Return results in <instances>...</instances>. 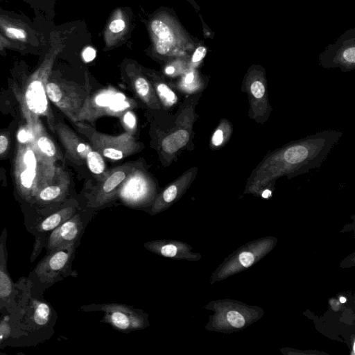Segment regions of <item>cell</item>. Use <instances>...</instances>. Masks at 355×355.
Returning <instances> with one entry per match:
<instances>
[{
	"label": "cell",
	"instance_id": "cell-27",
	"mask_svg": "<svg viewBox=\"0 0 355 355\" xmlns=\"http://www.w3.org/2000/svg\"><path fill=\"white\" fill-rule=\"evenodd\" d=\"M308 149L303 146H296L288 148L284 153V159L289 164H297L308 157Z\"/></svg>",
	"mask_w": 355,
	"mask_h": 355
},
{
	"label": "cell",
	"instance_id": "cell-35",
	"mask_svg": "<svg viewBox=\"0 0 355 355\" xmlns=\"http://www.w3.org/2000/svg\"><path fill=\"white\" fill-rule=\"evenodd\" d=\"M96 57V51L92 47L88 46L85 48L82 53V58L86 62H89L94 60Z\"/></svg>",
	"mask_w": 355,
	"mask_h": 355
},
{
	"label": "cell",
	"instance_id": "cell-30",
	"mask_svg": "<svg viewBox=\"0 0 355 355\" xmlns=\"http://www.w3.org/2000/svg\"><path fill=\"white\" fill-rule=\"evenodd\" d=\"M229 322L234 327H242L245 324L243 315L237 311H231L227 313Z\"/></svg>",
	"mask_w": 355,
	"mask_h": 355
},
{
	"label": "cell",
	"instance_id": "cell-39",
	"mask_svg": "<svg viewBox=\"0 0 355 355\" xmlns=\"http://www.w3.org/2000/svg\"><path fill=\"white\" fill-rule=\"evenodd\" d=\"M271 196V191L270 190H265L263 193H262V197L264 198H268L269 196Z\"/></svg>",
	"mask_w": 355,
	"mask_h": 355
},
{
	"label": "cell",
	"instance_id": "cell-29",
	"mask_svg": "<svg viewBox=\"0 0 355 355\" xmlns=\"http://www.w3.org/2000/svg\"><path fill=\"white\" fill-rule=\"evenodd\" d=\"M206 53L207 49L205 46H198L193 51L190 60H189V68L194 69V67L203 60Z\"/></svg>",
	"mask_w": 355,
	"mask_h": 355
},
{
	"label": "cell",
	"instance_id": "cell-26",
	"mask_svg": "<svg viewBox=\"0 0 355 355\" xmlns=\"http://www.w3.org/2000/svg\"><path fill=\"white\" fill-rule=\"evenodd\" d=\"M33 321L40 327L44 326L50 320L51 316V309L49 305L45 302H37L35 304L33 311Z\"/></svg>",
	"mask_w": 355,
	"mask_h": 355
},
{
	"label": "cell",
	"instance_id": "cell-11",
	"mask_svg": "<svg viewBox=\"0 0 355 355\" xmlns=\"http://www.w3.org/2000/svg\"><path fill=\"white\" fill-rule=\"evenodd\" d=\"M155 184L151 178L143 170L134 166L121 185L116 196L123 200L139 202L151 198Z\"/></svg>",
	"mask_w": 355,
	"mask_h": 355
},
{
	"label": "cell",
	"instance_id": "cell-40",
	"mask_svg": "<svg viewBox=\"0 0 355 355\" xmlns=\"http://www.w3.org/2000/svg\"><path fill=\"white\" fill-rule=\"evenodd\" d=\"M188 2H189L193 7H195L196 9L198 8V6L196 3L193 0H187Z\"/></svg>",
	"mask_w": 355,
	"mask_h": 355
},
{
	"label": "cell",
	"instance_id": "cell-13",
	"mask_svg": "<svg viewBox=\"0 0 355 355\" xmlns=\"http://www.w3.org/2000/svg\"><path fill=\"white\" fill-rule=\"evenodd\" d=\"M196 168H191L166 187L153 200L149 213L155 215L169 208L178 201L195 175Z\"/></svg>",
	"mask_w": 355,
	"mask_h": 355
},
{
	"label": "cell",
	"instance_id": "cell-21",
	"mask_svg": "<svg viewBox=\"0 0 355 355\" xmlns=\"http://www.w3.org/2000/svg\"><path fill=\"white\" fill-rule=\"evenodd\" d=\"M178 128L171 132L162 141L161 148L167 155H174L184 147L189 141L190 133L185 125L176 123Z\"/></svg>",
	"mask_w": 355,
	"mask_h": 355
},
{
	"label": "cell",
	"instance_id": "cell-32",
	"mask_svg": "<svg viewBox=\"0 0 355 355\" xmlns=\"http://www.w3.org/2000/svg\"><path fill=\"white\" fill-rule=\"evenodd\" d=\"M11 332V328L8 322L6 320L0 321V344L7 338Z\"/></svg>",
	"mask_w": 355,
	"mask_h": 355
},
{
	"label": "cell",
	"instance_id": "cell-41",
	"mask_svg": "<svg viewBox=\"0 0 355 355\" xmlns=\"http://www.w3.org/2000/svg\"><path fill=\"white\" fill-rule=\"evenodd\" d=\"M340 302L341 303H345V302H346V299H345V297H341L340 298Z\"/></svg>",
	"mask_w": 355,
	"mask_h": 355
},
{
	"label": "cell",
	"instance_id": "cell-38",
	"mask_svg": "<svg viewBox=\"0 0 355 355\" xmlns=\"http://www.w3.org/2000/svg\"><path fill=\"white\" fill-rule=\"evenodd\" d=\"M9 144V140L7 136L5 135H0V155L4 153Z\"/></svg>",
	"mask_w": 355,
	"mask_h": 355
},
{
	"label": "cell",
	"instance_id": "cell-19",
	"mask_svg": "<svg viewBox=\"0 0 355 355\" xmlns=\"http://www.w3.org/2000/svg\"><path fill=\"white\" fill-rule=\"evenodd\" d=\"M69 178L64 171L52 184L42 188L36 195L35 200L40 202H60L67 194Z\"/></svg>",
	"mask_w": 355,
	"mask_h": 355
},
{
	"label": "cell",
	"instance_id": "cell-8",
	"mask_svg": "<svg viewBox=\"0 0 355 355\" xmlns=\"http://www.w3.org/2000/svg\"><path fill=\"white\" fill-rule=\"evenodd\" d=\"M133 167L134 164L127 163L108 170L97 184L85 194L87 209H101L112 200Z\"/></svg>",
	"mask_w": 355,
	"mask_h": 355
},
{
	"label": "cell",
	"instance_id": "cell-4",
	"mask_svg": "<svg viewBox=\"0 0 355 355\" xmlns=\"http://www.w3.org/2000/svg\"><path fill=\"white\" fill-rule=\"evenodd\" d=\"M73 123L78 131L88 139L91 146L108 159L120 160L144 148V145L128 132L113 136L101 133L83 121Z\"/></svg>",
	"mask_w": 355,
	"mask_h": 355
},
{
	"label": "cell",
	"instance_id": "cell-5",
	"mask_svg": "<svg viewBox=\"0 0 355 355\" xmlns=\"http://www.w3.org/2000/svg\"><path fill=\"white\" fill-rule=\"evenodd\" d=\"M55 132L73 163L78 165L87 164L98 181L103 178L108 170L106 169L103 157L98 151L62 122L55 123Z\"/></svg>",
	"mask_w": 355,
	"mask_h": 355
},
{
	"label": "cell",
	"instance_id": "cell-37",
	"mask_svg": "<svg viewBox=\"0 0 355 355\" xmlns=\"http://www.w3.org/2000/svg\"><path fill=\"white\" fill-rule=\"evenodd\" d=\"M223 141V132L220 129H218L215 131V132L213 135L211 142L212 144L216 146H220Z\"/></svg>",
	"mask_w": 355,
	"mask_h": 355
},
{
	"label": "cell",
	"instance_id": "cell-18",
	"mask_svg": "<svg viewBox=\"0 0 355 355\" xmlns=\"http://www.w3.org/2000/svg\"><path fill=\"white\" fill-rule=\"evenodd\" d=\"M31 139L33 146L41 157L46 162L55 165V163L62 159L60 150L45 132L42 125L35 130H31Z\"/></svg>",
	"mask_w": 355,
	"mask_h": 355
},
{
	"label": "cell",
	"instance_id": "cell-1",
	"mask_svg": "<svg viewBox=\"0 0 355 355\" xmlns=\"http://www.w3.org/2000/svg\"><path fill=\"white\" fill-rule=\"evenodd\" d=\"M63 47L60 40L53 42L41 64L28 78L22 92L16 94L31 130L42 125L40 119L45 117L51 131L55 132V123L49 105L46 86L55 59Z\"/></svg>",
	"mask_w": 355,
	"mask_h": 355
},
{
	"label": "cell",
	"instance_id": "cell-31",
	"mask_svg": "<svg viewBox=\"0 0 355 355\" xmlns=\"http://www.w3.org/2000/svg\"><path fill=\"white\" fill-rule=\"evenodd\" d=\"M251 92L255 98H260L265 94V87L261 82L254 81L251 85Z\"/></svg>",
	"mask_w": 355,
	"mask_h": 355
},
{
	"label": "cell",
	"instance_id": "cell-10",
	"mask_svg": "<svg viewBox=\"0 0 355 355\" xmlns=\"http://www.w3.org/2000/svg\"><path fill=\"white\" fill-rule=\"evenodd\" d=\"M77 247L76 245H71L50 251V254L35 268V274L42 281L53 283L74 273L71 270V263Z\"/></svg>",
	"mask_w": 355,
	"mask_h": 355
},
{
	"label": "cell",
	"instance_id": "cell-3",
	"mask_svg": "<svg viewBox=\"0 0 355 355\" xmlns=\"http://www.w3.org/2000/svg\"><path fill=\"white\" fill-rule=\"evenodd\" d=\"M148 31L152 52L158 58L168 61L189 58L196 43L179 20L167 10L155 12L148 20Z\"/></svg>",
	"mask_w": 355,
	"mask_h": 355
},
{
	"label": "cell",
	"instance_id": "cell-16",
	"mask_svg": "<svg viewBox=\"0 0 355 355\" xmlns=\"http://www.w3.org/2000/svg\"><path fill=\"white\" fill-rule=\"evenodd\" d=\"M144 248L157 255L175 260L194 261L197 254L187 243L172 239H156L144 243Z\"/></svg>",
	"mask_w": 355,
	"mask_h": 355
},
{
	"label": "cell",
	"instance_id": "cell-33",
	"mask_svg": "<svg viewBox=\"0 0 355 355\" xmlns=\"http://www.w3.org/2000/svg\"><path fill=\"white\" fill-rule=\"evenodd\" d=\"M343 59L349 63L354 64L355 62V48L354 46L347 48L343 52Z\"/></svg>",
	"mask_w": 355,
	"mask_h": 355
},
{
	"label": "cell",
	"instance_id": "cell-9",
	"mask_svg": "<svg viewBox=\"0 0 355 355\" xmlns=\"http://www.w3.org/2000/svg\"><path fill=\"white\" fill-rule=\"evenodd\" d=\"M93 209L78 210L70 218L54 229L46 244L49 251L71 245H79L86 227L92 219Z\"/></svg>",
	"mask_w": 355,
	"mask_h": 355
},
{
	"label": "cell",
	"instance_id": "cell-23",
	"mask_svg": "<svg viewBox=\"0 0 355 355\" xmlns=\"http://www.w3.org/2000/svg\"><path fill=\"white\" fill-rule=\"evenodd\" d=\"M137 105L135 101L122 95L116 99L107 109L105 116L121 117L125 112L130 110Z\"/></svg>",
	"mask_w": 355,
	"mask_h": 355
},
{
	"label": "cell",
	"instance_id": "cell-12",
	"mask_svg": "<svg viewBox=\"0 0 355 355\" xmlns=\"http://www.w3.org/2000/svg\"><path fill=\"white\" fill-rule=\"evenodd\" d=\"M122 95L123 93L112 87L101 89L94 93L91 92L78 116V121L93 122L105 116L108 107Z\"/></svg>",
	"mask_w": 355,
	"mask_h": 355
},
{
	"label": "cell",
	"instance_id": "cell-7",
	"mask_svg": "<svg viewBox=\"0 0 355 355\" xmlns=\"http://www.w3.org/2000/svg\"><path fill=\"white\" fill-rule=\"evenodd\" d=\"M48 98L58 107L73 123L78 121V116L84 103L91 93V85L85 74V85L82 86L66 80H49L46 86Z\"/></svg>",
	"mask_w": 355,
	"mask_h": 355
},
{
	"label": "cell",
	"instance_id": "cell-2",
	"mask_svg": "<svg viewBox=\"0 0 355 355\" xmlns=\"http://www.w3.org/2000/svg\"><path fill=\"white\" fill-rule=\"evenodd\" d=\"M14 161V177L17 189L26 200L35 199L44 187L54 182L63 171L44 160L30 139L19 142Z\"/></svg>",
	"mask_w": 355,
	"mask_h": 355
},
{
	"label": "cell",
	"instance_id": "cell-20",
	"mask_svg": "<svg viewBox=\"0 0 355 355\" xmlns=\"http://www.w3.org/2000/svg\"><path fill=\"white\" fill-rule=\"evenodd\" d=\"M142 70V69H141ZM143 73L152 84L160 104L165 107H171L178 102V96L172 89L155 71L144 69Z\"/></svg>",
	"mask_w": 355,
	"mask_h": 355
},
{
	"label": "cell",
	"instance_id": "cell-17",
	"mask_svg": "<svg viewBox=\"0 0 355 355\" xmlns=\"http://www.w3.org/2000/svg\"><path fill=\"white\" fill-rule=\"evenodd\" d=\"M0 31L8 39L21 43L37 44L35 33L20 20L0 15Z\"/></svg>",
	"mask_w": 355,
	"mask_h": 355
},
{
	"label": "cell",
	"instance_id": "cell-25",
	"mask_svg": "<svg viewBox=\"0 0 355 355\" xmlns=\"http://www.w3.org/2000/svg\"><path fill=\"white\" fill-rule=\"evenodd\" d=\"M178 88L187 93L194 92L198 86L197 74L194 69L189 68L187 71L183 73L178 83Z\"/></svg>",
	"mask_w": 355,
	"mask_h": 355
},
{
	"label": "cell",
	"instance_id": "cell-36",
	"mask_svg": "<svg viewBox=\"0 0 355 355\" xmlns=\"http://www.w3.org/2000/svg\"><path fill=\"white\" fill-rule=\"evenodd\" d=\"M16 49L19 48L16 46L15 44L12 43L5 37L1 33H0V51L2 52L4 49Z\"/></svg>",
	"mask_w": 355,
	"mask_h": 355
},
{
	"label": "cell",
	"instance_id": "cell-24",
	"mask_svg": "<svg viewBox=\"0 0 355 355\" xmlns=\"http://www.w3.org/2000/svg\"><path fill=\"white\" fill-rule=\"evenodd\" d=\"M189 69V58H176L169 60L164 68V73L171 77L181 76Z\"/></svg>",
	"mask_w": 355,
	"mask_h": 355
},
{
	"label": "cell",
	"instance_id": "cell-15",
	"mask_svg": "<svg viewBox=\"0 0 355 355\" xmlns=\"http://www.w3.org/2000/svg\"><path fill=\"white\" fill-rule=\"evenodd\" d=\"M125 71L137 96L149 107L159 109L161 104L155 89L141 67L130 62L126 65Z\"/></svg>",
	"mask_w": 355,
	"mask_h": 355
},
{
	"label": "cell",
	"instance_id": "cell-34",
	"mask_svg": "<svg viewBox=\"0 0 355 355\" xmlns=\"http://www.w3.org/2000/svg\"><path fill=\"white\" fill-rule=\"evenodd\" d=\"M239 261L243 266L248 267L252 264L254 257L250 252H244L239 255Z\"/></svg>",
	"mask_w": 355,
	"mask_h": 355
},
{
	"label": "cell",
	"instance_id": "cell-6",
	"mask_svg": "<svg viewBox=\"0 0 355 355\" xmlns=\"http://www.w3.org/2000/svg\"><path fill=\"white\" fill-rule=\"evenodd\" d=\"M86 312L102 311L103 323L110 325L114 329L128 334L133 331L143 330L150 325L148 314L144 310L119 303L91 304L81 306Z\"/></svg>",
	"mask_w": 355,
	"mask_h": 355
},
{
	"label": "cell",
	"instance_id": "cell-22",
	"mask_svg": "<svg viewBox=\"0 0 355 355\" xmlns=\"http://www.w3.org/2000/svg\"><path fill=\"white\" fill-rule=\"evenodd\" d=\"M78 211V207L76 205H71L63 207L43 220L37 227V229L40 232L53 230L64 221L70 218Z\"/></svg>",
	"mask_w": 355,
	"mask_h": 355
},
{
	"label": "cell",
	"instance_id": "cell-14",
	"mask_svg": "<svg viewBox=\"0 0 355 355\" xmlns=\"http://www.w3.org/2000/svg\"><path fill=\"white\" fill-rule=\"evenodd\" d=\"M130 30V18L121 8H117L111 14L103 32L105 51L123 44Z\"/></svg>",
	"mask_w": 355,
	"mask_h": 355
},
{
	"label": "cell",
	"instance_id": "cell-28",
	"mask_svg": "<svg viewBox=\"0 0 355 355\" xmlns=\"http://www.w3.org/2000/svg\"><path fill=\"white\" fill-rule=\"evenodd\" d=\"M123 126L128 130V132L130 133V131L135 132L137 126V120L135 115L130 110L125 112L121 116ZM131 134V133H130Z\"/></svg>",
	"mask_w": 355,
	"mask_h": 355
}]
</instances>
